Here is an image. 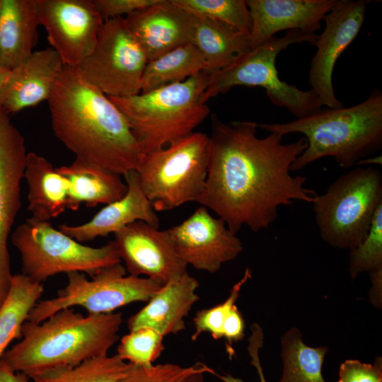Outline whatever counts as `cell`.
<instances>
[{"instance_id": "cell-1", "label": "cell", "mask_w": 382, "mask_h": 382, "mask_svg": "<svg viewBox=\"0 0 382 382\" xmlns=\"http://www.w3.org/2000/svg\"><path fill=\"white\" fill-rule=\"evenodd\" d=\"M257 122H225L211 115L209 157L204 190L197 203L216 214L237 233L267 228L278 209L294 201L313 203L317 193L305 187L306 178L291 167L306 149L305 138L283 143L276 133L257 135Z\"/></svg>"}, {"instance_id": "cell-2", "label": "cell", "mask_w": 382, "mask_h": 382, "mask_svg": "<svg viewBox=\"0 0 382 382\" xmlns=\"http://www.w3.org/2000/svg\"><path fill=\"white\" fill-rule=\"evenodd\" d=\"M52 128L77 158L120 175L144 154L123 114L75 67L64 66L47 100Z\"/></svg>"}, {"instance_id": "cell-3", "label": "cell", "mask_w": 382, "mask_h": 382, "mask_svg": "<svg viewBox=\"0 0 382 382\" xmlns=\"http://www.w3.org/2000/svg\"><path fill=\"white\" fill-rule=\"evenodd\" d=\"M122 323L121 313L83 316L64 308L38 323L26 320L21 341L1 359L30 378L52 368L76 366L108 355Z\"/></svg>"}, {"instance_id": "cell-4", "label": "cell", "mask_w": 382, "mask_h": 382, "mask_svg": "<svg viewBox=\"0 0 382 382\" xmlns=\"http://www.w3.org/2000/svg\"><path fill=\"white\" fill-rule=\"evenodd\" d=\"M257 128L283 136L300 133L306 149L291 171H298L325 157L350 168L382 148V93L373 89L362 102L349 108H327L282 123H257Z\"/></svg>"}, {"instance_id": "cell-5", "label": "cell", "mask_w": 382, "mask_h": 382, "mask_svg": "<svg viewBox=\"0 0 382 382\" xmlns=\"http://www.w3.org/2000/svg\"><path fill=\"white\" fill-rule=\"evenodd\" d=\"M211 72L127 98L108 97L123 114L144 156L193 132L209 115L202 96Z\"/></svg>"}, {"instance_id": "cell-6", "label": "cell", "mask_w": 382, "mask_h": 382, "mask_svg": "<svg viewBox=\"0 0 382 382\" xmlns=\"http://www.w3.org/2000/svg\"><path fill=\"white\" fill-rule=\"evenodd\" d=\"M317 36L301 30L286 31L283 36L275 35L250 50L227 67L211 72L202 103L206 104L235 86H245L263 88L273 105L287 109L296 118L319 111L323 105L314 92L301 90L281 80L276 68V59L281 52L294 44L314 45Z\"/></svg>"}, {"instance_id": "cell-7", "label": "cell", "mask_w": 382, "mask_h": 382, "mask_svg": "<svg viewBox=\"0 0 382 382\" xmlns=\"http://www.w3.org/2000/svg\"><path fill=\"white\" fill-rule=\"evenodd\" d=\"M313 204L322 239L351 250L366 237L382 205V173L372 166L353 168L334 180Z\"/></svg>"}, {"instance_id": "cell-8", "label": "cell", "mask_w": 382, "mask_h": 382, "mask_svg": "<svg viewBox=\"0 0 382 382\" xmlns=\"http://www.w3.org/2000/svg\"><path fill=\"white\" fill-rule=\"evenodd\" d=\"M11 240L20 254L21 274L40 284L61 273L77 272L93 277L122 262L114 241L99 248L85 245L50 221L33 217L16 228Z\"/></svg>"}, {"instance_id": "cell-9", "label": "cell", "mask_w": 382, "mask_h": 382, "mask_svg": "<svg viewBox=\"0 0 382 382\" xmlns=\"http://www.w3.org/2000/svg\"><path fill=\"white\" fill-rule=\"evenodd\" d=\"M208 157L209 136L195 132L144 156L136 171L156 212L197 202L204 188Z\"/></svg>"}, {"instance_id": "cell-10", "label": "cell", "mask_w": 382, "mask_h": 382, "mask_svg": "<svg viewBox=\"0 0 382 382\" xmlns=\"http://www.w3.org/2000/svg\"><path fill=\"white\" fill-rule=\"evenodd\" d=\"M126 271L121 262L101 270L91 279L83 273H68L66 285L56 297L38 301L27 320L38 323L73 306L83 307L89 314L113 313L134 302H147L163 285L146 277L126 275Z\"/></svg>"}, {"instance_id": "cell-11", "label": "cell", "mask_w": 382, "mask_h": 382, "mask_svg": "<svg viewBox=\"0 0 382 382\" xmlns=\"http://www.w3.org/2000/svg\"><path fill=\"white\" fill-rule=\"evenodd\" d=\"M148 62L125 17L103 22L91 52L76 68L83 80L108 97L140 93Z\"/></svg>"}, {"instance_id": "cell-12", "label": "cell", "mask_w": 382, "mask_h": 382, "mask_svg": "<svg viewBox=\"0 0 382 382\" xmlns=\"http://www.w3.org/2000/svg\"><path fill=\"white\" fill-rule=\"evenodd\" d=\"M369 0H336L323 21V31L317 36L308 74L311 89L328 108L344 105L335 96L332 74L337 60L357 37L364 22Z\"/></svg>"}, {"instance_id": "cell-13", "label": "cell", "mask_w": 382, "mask_h": 382, "mask_svg": "<svg viewBox=\"0 0 382 382\" xmlns=\"http://www.w3.org/2000/svg\"><path fill=\"white\" fill-rule=\"evenodd\" d=\"M166 231L176 254L187 266L212 274L235 260L243 249L241 241L225 221L212 216L204 206Z\"/></svg>"}, {"instance_id": "cell-14", "label": "cell", "mask_w": 382, "mask_h": 382, "mask_svg": "<svg viewBox=\"0 0 382 382\" xmlns=\"http://www.w3.org/2000/svg\"><path fill=\"white\" fill-rule=\"evenodd\" d=\"M40 23L65 66L76 67L91 52L103 23L92 0H36Z\"/></svg>"}, {"instance_id": "cell-15", "label": "cell", "mask_w": 382, "mask_h": 382, "mask_svg": "<svg viewBox=\"0 0 382 382\" xmlns=\"http://www.w3.org/2000/svg\"><path fill=\"white\" fill-rule=\"evenodd\" d=\"M8 115L0 107V306L13 277L8 240L21 207V185L28 156L25 139Z\"/></svg>"}, {"instance_id": "cell-16", "label": "cell", "mask_w": 382, "mask_h": 382, "mask_svg": "<svg viewBox=\"0 0 382 382\" xmlns=\"http://www.w3.org/2000/svg\"><path fill=\"white\" fill-rule=\"evenodd\" d=\"M121 261L129 274L141 275L161 284L187 272L166 230L138 221L114 234Z\"/></svg>"}, {"instance_id": "cell-17", "label": "cell", "mask_w": 382, "mask_h": 382, "mask_svg": "<svg viewBox=\"0 0 382 382\" xmlns=\"http://www.w3.org/2000/svg\"><path fill=\"white\" fill-rule=\"evenodd\" d=\"M125 19L148 62L190 43L195 23V16L172 0H158Z\"/></svg>"}, {"instance_id": "cell-18", "label": "cell", "mask_w": 382, "mask_h": 382, "mask_svg": "<svg viewBox=\"0 0 382 382\" xmlns=\"http://www.w3.org/2000/svg\"><path fill=\"white\" fill-rule=\"evenodd\" d=\"M336 0H247L251 50L284 30L315 33Z\"/></svg>"}, {"instance_id": "cell-19", "label": "cell", "mask_w": 382, "mask_h": 382, "mask_svg": "<svg viewBox=\"0 0 382 382\" xmlns=\"http://www.w3.org/2000/svg\"><path fill=\"white\" fill-rule=\"evenodd\" d=\"M124 177L127 192L123 197L106 204L88 221L79 225L62 224L59 230L83 243L115 234L138 221L158 228V216L141 186L137 172L130 170Z\"/></svg>"}, {"instance_id": "cell-20", "label": "cell", "mask_w": 382, "mask_h": 382, "mask_svg": "<svg viewBox=\"0 0 382 382\" xmlns=\"http://www.w3.org/2000/svg\"><path fill=\"white\" fill-rule=\"evenodd\" d=\"M64 66L52 47L34 51L11 70L0 107L10 114L47 101Z\"/></svg>"}, {"instance_id": "cell-21", "label": "cell", "mask_w": 382, "mask_h": 382, "mask_svg": "<svg viewBox=\"0 0 382 382\" xmlns=\"http://www.w3.org/2000/svg\"><path fill=\"white\" fill-rule=\"evenodd\" d=\"M198 281L188 272L166 284L147 303L127 320L129 331L150 328L163 336L178 334L185 329V318L199 297Z\"/></svg>"}, {"instance_id": "cell-22", "label": "cell", "mask_w": 382, "mask_h": 382, "mask_svg": "<svg viewBox=\"0 0 382 382\" xmlns=\"http://www.w3.org/2000/svg\"><path fill=\"white\" fill-rule=\"evenodd\" d=\"M0 64L11 70L37 43L41 25L36 0H0Z\"/></svg>"}, {"instance_id": "cell-23", "label": "cell", "mask_w": 382, "mask_h": 382, "mask_svg": "<svg viewBox=\"0 0 382 382\" xmlns=\"http://www.w3.org/2000/svg\"><path fill=\"white\" fill-rule=\"evenodd\" d=\"M24 178L31 217L50 221L68 209L69 181L45 157L28 153Z\"/></svg>"}, {"instance_id": "cell-24", "label": "cell", "mask_w": 382, "mask_h": 382, "mask_svg": "<svg viewBox=\"0 0 382 382\" xmlns=\"http://www.w3.org/2000/svg\"><path fill=\"white\" fill-rule=\"evenodd\" d=\"M69 181L68 209L76 211L81 203L88 207L108 204L123 197L127 185L121 175L76 158L69 166L57 167Z\"/></svg>"}, {"instance_id": "cell-25", "label": "cell", "mask_w": 382, "mask_h": 382, "mask_svg": "<svg viewBox=\"0 0 382 382\" xmlns=\"http://www.w3.org/2000/svg\"><path fill=\"white\" fill-rule=\"evenodd\" d=\"M190 43L210 72L227 67L251 50L249 35L226 23L196 16Z\"/></svg>"}, {"instance_id": "cell-26", "label": "cell", "mask_w": 382, "mask_h": 382, "mask_svg": "<svg viewBox=\"0 0 382 382\" xmlns=\"http://www.w3.org/2000/svg\"><path fill=\"white\" fill-rule=\"evenodd\" d=\"M203 71L207 66L201 52L191 43L181 45L147 62L140 93L183 81Z\"/></svg>"}, {"instance_id": "cell-27", "label": "cell", "mask_w": 382, "mask_h": 382, "mask_svg": "<svg viewBox=\"0 0 382 382\" xmlns=\"http://www.w3.org/2000/svg\"><path fill=\"white\" fill-rule=\"evenodd\" d=\"M43 293L42 284L13 274L8 293L0 306V359L8 345L21 338V329Z\"/></svg>"}, {"instance_id": "cell-28", "label": "cell", "mask_w": 382, "mask_h": 382, "mask_svg": "<svg viewBox=\"0 0 382 382\" xmlns=\"http://www.w3.org/2000/svg\"><path fill=\"white\" fill-rule=\"evenodd\" d=\"M281 343L283 371L279 382H325L322 369L327 347L308 346L296 328L288 330Z\"/></svg>"}, {"instance_id": "cell-29", "label": "cell", "mask_w": 382, "mask_h": 382, "mask_svg": "<svg viewBox=\"0 0 382 382\" xmlns=\"http://www.w3.org/2000/svg\"><path fill=\"white\" fill-rule=\"evenodd\" d=\"M129 363L117 354L98 357L73 366H59L33 376V382H117Z\"/></svg>"}, {"instance_id": "cell-30", "label": "cell", "mask_w": 382, "mask_h": 382, "mask_svg": "<svg viewBox=\"0 0 382 382\" xmlns=\"http://www.w3.org/2000/svg\"><path fill=\"white\" fill-rule=\"evenodd\" d=\"M188 13L226 23L249 35L251 18L245 0H172Z\"/></svg>"}, {"instance_id": "cell-31", "label": "cell", "mask_w": 382, "mask_h": 382, "mask_svg": "<svg viewBox=\"0 0 382 382\" xmlns=\"http://www.w3.org/2000/svg\"><path fill=\"white\" fill-rule=\"evenodd\" d=\"M163 337L155 330L146 327L129 331L120 339L117 354L128 363L152 365L164 349Z\"/></svg>"}, {"instance_id": "cell-32", "label": "cell", "mask_w": 382, "mask_h": 382, "mask_svg": "<svg viewBox=\"0 0 382 382\" xmlns=\"http://www.w3.org/2000/svg\"><path fill=\"white\" fill-rule=\"evenodd\" d=\"M214 371L202 363H196L187 367L174 364L142 366L129 363L125 374L117 382H191L198 374Z\"/></svg>"}, {"instance_id": "cell-33", "label": "cell", "mask_w": 382, "mask_h": 382, "mask_svg": "<svg viewBox=\"0 0 382 382\" xmlns=\"http://www.w3.org/2000/svg\"><path fill=\"white\" fill-rule=\"evenodd\" d=\"M382 267V205L377 209L364 241L350 250L349 272L352 279Z\"/></svg>"}, {"instance_id": "cell-34", "label": "cell", "mask_w": 382, "mask_h": 382, "mask_svg": "<svg viewBox=\"0 0 382 382\" xmlns=\"http://www.w3.org/2000/svg\"><path fill=\"white\" fill-rule=\"evenodd\" d=\"M251 272L247 269L242 279L232 287L228 297L222 303L212 308L197 311L193 318L195 331L191 339L195 341L203 333L208 332L214 340L223 338L222 328L226 318L236 305L243 284L250 278Z\"/></svg>"}, {"instance_id": "cell-35", "label": "cell", "mask_w": 382, "mask_h": 382, "mask_svg": "<svg viewBox=\"0 0 382 382\" xmlns=\"http://www.w3.org/2000/svg\"><path fill=\"white\" fill-rule=\"evenodd\" d=\"M337 382H382L381 358L374 364L363 363L356 359H347L341 364Z\"/></svg>"}, {"instance_id": "cell-36", "label": "cell", "mask_w": 382, "mask_h": 382, "mask_svg": "<svg viewBox=\"0 0 382 382\" xmlns=\"http://www.w3.org/2000/svg\"><path fill=\"white\" fill-rule=\"evenodd\" d=\"M158 0H92L97 12L105 21L123 17L141 8L156 4Z\"/></svg>"}, {"instance_id": "cell-37", "label": "cell", "mask_w": 382, "mask_h": 382, "mask_svg": "<svg viewBox=\"0 0 382 382\" xmlns=\"http://www.w3.org/2000/svg\"><path fill=\"white\" fill-rule=\"evenodd\" d=\"M251 335L248 339V352L251 358V364L256 369L260 377V382H267L260 364L259 357L260 349L263 346L264 334L262 328L258 324H253L250 328ZM223 382H244L239 378L231 374H215Z\"/></svg>"}, {"instance_id": "cell-38", "label": "cell", "mask_w": 382, "mask_h": 382, "mask_svg": "<svg viewBox=\"0 0 382 382\" xmlns=\"http://www.w3.org/2000/svg\"><path fill=\"white\" fill-rule=\"evenodd\" d=\"M245 321L236 305L231 309L226 318L222 334L226 341V351L230 359L234 355L233 343L241 340L244 337Z\"/></svg>"}, {"instance_id": "cell-39", "label": "cell", "mask_w": 382, "mask_h": 382, "mask_svg": "<svg viewBox=\"0 0 382 382\" xmlns=\"http://www.w3.org/2000/svg\"><path fill=\"white\" fill-rule=\"evenodd\" d=\"M30 378L21 372L13 371L0 359V382H29Z\"/></svg>"}, {"instance_id": "cell-40", "label": "cell", "mask_w": 382, "mask_h": 382, "mask_svg": "<svg viewBox=\"0 0 382 382\" xmlns=\"http://www.w3.org/2000/svg\"><path fill=\"white\" fill-rule=\"evenodd\" d=\"M11 70L0 64V103Z\"/></svg>"}, {"instance_id": "cell-41", "label": "cell", "mask_w": 382, "mask_h": 382, "mask_svg": "<svg viewBox=\"0 0 382 382\" xmlns=\"http://www.w3.org/2000/svg\"><path fill=\"white\" fill-rule=\"evenodd\" d=\"M203 374H198L195 375L191 382H203Z\"/></svg>"}, {"instance_id": "cell-42", "label": "cell", "mask_w": 382, "mask_h": 382, "mask_svg": "<svg viewBox=\"0 0 382 382\" xmlns=\"http://www.w3.org/2000/svg\"><path fill=\"white\" fill-rule=\"evenodd\" d=\"M0 33H1V20H0Z\"/></svg>"}]
</instances>
